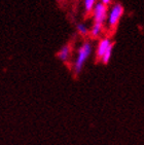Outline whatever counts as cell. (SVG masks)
<instances>
[{
	"instance_id": "cell-1",
	"label": "cell",
	"mask_w": 144,
	"mask_h": 145,
	"mask_svg": "<svg viewBox=\"0 0 144 145\" xmlns=\"http://www.w3.org/2000/svg\"><path fill=\"white\" fill-rule=\"evenodd\" d=\"M92 52H93V45L90 41H84L78 48L77 55H76L75 61L73 63V67H72L75 75H78L82 71L83 66L92 55Z\"/></svg>"
},
{
	"instance_id": "cell-2",
	"label": "cell",
	"mask_w": 144,
	"mask_h": 145,
	"mask_svg": "<svg viewBox=\"0 0 144 145\" xmlns=\"http://www.w3.org/2000/svg\"><path fill=\"white\" fill-rule=\"evenodd\" d=\"M124 14V6L120 3H114L108 11V25L110 27H115L119 23Z\"/></svg>"
},
{
	"instance_id": "cell-9",
	"label": "cell",
	"mask_w": 144,
	"mask_h": 145,
	"mask_svg": "<svg viewBox=\"0 0 144 145\" xmlns=\"http://www.w3.org/2000/svg\"><path fill=\"white\" fill-rule=\"evenodd\" d=\"M100 2H102L103 4H105V5H108L109 3L111 2V0H99Z\"/></svg>"
},
{
	"instance_id": "cell-6",
	"label": "cell",
	"mask_w": 144,
	"mask_h": 145,
	"mask_svg": "<svg viewBox=\"0 0 144 145\" xmlns=\"http://www.w3.org/2000/svg\"><path fill=\"white\" fill-rule=\"evenodd\" d=\"M103 32V25L101 24H94V25L92 26L91 30H90V35L92 37H99Z\"/></svg>"
},
{
	"instance_id": "cell-10",
	"label": "cell",
	"mask_w": 144,
	"mask_h": 145,
	"mask_svg": "<svg viewBox=\"0 0 144 145\" xmlns=\"http://www.w3.org/2000/svg\"><path fill=\"white\" fill-rule=\"evenodd\" d=\"M57 1H58V2H61V1H63V0H57Z\"/></svg>"
},
{
	"instance_id": "cell-3",
	"label": "cell",
	"mask_w": 144,
	"mask_h": 145,
	"mask_svg": "<svg viewBox=\"0 0 144 145\" xmlns=\"http://www.w3.org/2000/svg\"><path fill=\"white\" fill-rule=\"evenodd\" d=\"M108 7L107 5L103 4L102 2H98L95 5L94 9L92 11L93 14V20H94V24H101L104 25L106 20L108 19Z\"/></svg>"
},
{
	"instance_id": "cell-7",
	"label": "cell",
	"mask_w": 144,
	"mask_h": 145,
	"mask_svg": "<svg viewBox=\"0 0 144 145\" xmlns=\"http://www.w3.org/2000/svg\"><path fill=\"white\" fill-rule=\"evenodd\" d=\"M99 2L98 0H84L83 1V6H84V10L86 12H92L94 9L95 5Z\"/></svg>"
},
{
	"instance_id": "cell-5",
	"label": "cell",
	"mask_w": 144,
	"mask_h": 145,
	"mask_svg": "<svg viewBox=\"0 0 144 145\" xmlns=\"http://www.w3.org/2000/svg\"><path fill=\"white\" fill-rule=\"evenodd\" d=\"M58 58L62 62H68V60L71 57V45L65 44L61 48V50L58 52Z\"/></svg>"
},
{
	"instance_id": "cell-4",
	"label": "cell",
	"mask_w": 144,
	"mask_h": 145,
	"mask_svg": "<svg viewBox=\"0 0 144 145\" xmlns=\"http://www.w3.org/2000/svg\"><path fill=\"white\" fill-rule=\"evenodd\" d=\"M113 46V42L111 41L110 38L105 37V38H102L98 43L97 50H96V57H97L98 60H102V58L105 56V54L108 52V50L110 48Z\"/></svg>"
},
{
	"instance_id": "cell-8",
	"label": "cell",
	"mask_w": 144,
	"mask_h": 145,
	"mask_svg": "<svg viewBox=\"0 0 144 145\" xmlns=\"http://www.w3.org/2000/svg\"><path fill=\"white\" fill-rule=\"evenodd\" d=\"M76 30H77L78 33L81 34V35H82V36H86V35L90 33L89 28H88L84 24H82V23H79V24L76 25Z\"/></svg>"
}]
</instances>
